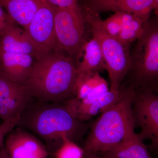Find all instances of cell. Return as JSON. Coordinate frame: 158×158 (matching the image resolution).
<instances>
[{"mask_svg": "<svg viewBox=\"0 0 158 158\" xmlns=\"http://www.w3.org/2000/svg\"><path fill=\"white\" fill-rule=\"evenodd\" d=\"M106 81L102 77L99 73H96L82 78H77L73 95L77 100L97 97L109 91Z\"/></svg>", "mask_w": 158, "mask_h": 158, "instance_id": "ac0fdd59", "label": "cell"}, {"mask_svg": "<svg viewBox=\"0 0 158 158\" xmlns=\"http://www.w3.org/2000/svg\"><path fill=\"white\" fill-rule=\"evenodd\" d=\"M97 158H110L106 157L97 156Z\"/></svg>", "mask_w": 158, "mask_h": 158, "instance_id": "4316f807", "label": "cell"}, {"mask_svg": "<svg viewBox=\"0 0 158 158\" xmlns=\"http://www.w3.org/2000/svg\"><path fill=\"white\" fill-rule=\"evenodd\" d=\"M77 76L73 59L63 52L53 51L34 61L22 85L35 100L62 103L73 96Z\"/></svg>", "mask_w": 158, "mask_h": 158, "instance_id": "6da1fadb", "label": "cell"}, {"mask_svg": "<svg viewBox=\"0 0 158 158\" xmlns=\"http://www.w3.org/2000/svg\"><path fill=\"white\" fill-rule=\"evenodd\" d=\"M55 7L47 0H41L34 17L24 29L35 46L36 60L55 50Z\"/></svg>", "mask_w": 158, "mask_h": 158, "instance_id": "52a82bcc", "label": "cell"}, {"mask_svg": "<svg viewBox=\"0 0 158 158\" xmlns=\"http://www.w3.org/2000/svg\"><path fill=\"white\" fill-rule=\"evenodd\" d=\"M0 52L27 54L36 59V50L34 43L27 33L17 23L11 26L0 37Z\"/></svg>", "mask_w": 158, "mask_h": 158, "instance_id": "9a60e30c", "label": "cell"}, {"mask_svg": "<svg viewBox=\"0 0 158 158\" xmlns=\"http://www.w3.org/2000/svg\"><path fill=\"white\" fill-rule=\"evenodd\" d=\"M132 115L135 127L141 129L138 135L149 139L155 145L158 142V97L156 93L135 91Z\"/></svg>", "mask_w": 158, "mask_h": 158, "instance_id": "9c48e42d", "label": "cell"}, {"mask_svg": "<svg viewBox=\"0 0 158 158\" xmlns=\"http://www.w3.org/2000/svg\"><path fill=\"white\" fill-rule=\"evenodd\" d=\"M121 94L119 89L116 91L110 90L93 98L77 100L71 98L64 104L76 118L85 122L96 114L106 111L119 99Z\"/></svg>", "mask_w": 158, "mask_h": 158, "instance_id": "7c38bea8", "label": "cell"}, {"mask_svg": "<svg viewBox=\"0 0 158 158\" xmlns=\"http://www.w3.org/2000/svg\"><path fill=\"white\" fill-rule=\"evenodd\" d=\"M15 23V22L0 5V37L5 34L11 26Z\"/></svg>", "mask_w": 158, "mask_h": 158, "instance_id": "7402d4cb", "label": "cell"}, {"mask_svg": "<svg viewBox=\"0 0 158 158\" xmlns=\"http://www.w3.org/2000/svg\"><path fill=\"white\" fill-rule=\"evenodd\" d=\"M121 96L94 123L86 140V155L106 152L127 137L135 134L132 115L135 91L130 87H119Z\"/></svg>", "mask_w": 158, "mask_h": 158, "instance_id": "3957f363", "label": "cell"}, {"mask_svg": "<svg viewBox=\"0 0 158 158\" xmlns=\"http://www.w3.org/2000/svg\"><path fill=\"white\" fill-rule=\"evenodd\" d=\"M105 153L106 157L110 158H152L143 140L136 133L124 138Z\"/></svg>", "mask_w": 158, "mask_h": 158, "instance_id": "e0dca14e", "label": "cell"}, {"mask_svg": "<svg viewBox=\"0 0 158 158\" xmlns=\"http://www.w3.org/2000/svg\"><path fill=\"white\" fill-rule=\"evenodd\" d=\"M85 22L81 11L55 7V51L65 52L75 62L86 42Z\"/></svg>", "mask_w": 158, "mask_h": 158, "instance_id": "8992f818", "label": "cell"}, {"mask_svg": "<svg viewBox=\"0 0 158 158\" xmlns=\"http://www.w3.org/2000/svg\"><path fill=\"white\" fill-rule=\"evenodd\" d=\"M87 156H88V158H97L95 154L88 155Z\"/></svg>", "mask_w": 158, "mask_h": 158, "instance_id": "484cf974", "label": "cell"}, {"mask_svg": "<svg viewBox=\"0 0 158 158\" xmlns=\"http://www.w3.org/2000/svg\"><path fill=\"white\" fill-rule=\"evenodd\" d=\"M122 13V27L117 39L127 47L141 36L145 20L135 15Z\"/></svg>", "mask_w": 158, "mask_h": 158, "instance_id": "d6986e66", "label": "cell"}, {"mask_svg": "<svg viewBox=\"0 0 158 158\" xmlns=\"http://www.w3.org/2000/svg\"><path fill=\"white\" fill-rule=\"evenodd\" d=\"M13 128L14 127L7 123H2L0 124V148L4 144L5 137Z\"/></svg>", "mask_w": 158, "mask_h": 158, "instance_id": "cb8c5ba5", "label": "cell"}, {"mask_svg": "<svg viewBox=\"0 0 158 158\" xmlns=\"http://www.w3.org/2000/svg\"><path fill=\"white\" fill-rule=\"evenodd\" d=\"M84 150L68 138L62 139V144L56 152V158H84Z\"/></svg>", "mask_w": 158, "mask_h": 158, "instance_id": "ffe728a7", "label": "cell"}, {"mask_svg": "<svg viewBox=\"0 0 158 158\" xmlns=\"http://www.w3.org/2000/svg\"><path fill=\"white\" fill-rule=\"evenodd\" d=\"M154 0H78L80 9L98 14L106 11L135 15L146 20L153 11Z\"/></svg>", "mask_w": 158, "mask_h": 158, "instance_id": "30bf717a", "label": "cell"}, {"mask_svg": "<svg viewBox=\"0 0 158 158\" xmlns=\"http://www.w3.org/2000/svg\"><path fill=\"white\" fill-rule=\"evenodd\" d=\"M0 158H11L4 145L0 148Z\"/></svg>", "mask_w": 158, "mask_h": 158, "instance_id": "d4e9b609", "label": "cell"}, {"mask_svg": "<svg viewBox=\"0 0 158 158\" xmlns=\"http://www.w3.org/2000/svg\"><path fill=\"white\" fill-rule=\"evenodd\" d=\"M77 78H82L105 69L101 49L97 41L92 38L86 40L76 61Z\"/></svg>", "mask_w": 158, "mask_h": 158, "instance_id": "5bb4252c", "label": "cell"}, {"mask_svg": "<svg viewBox=\"0 0 158 158\" xmlns=\"http://www.w3.org/2000/svg\"><path fill=\"white\" fill-rule=\"evenodd\" d=\"M34 100L23 85L0 73V118L2 123L16 127L23 113Z\"/></svg>", "mask_w": 158, "mask_h": 158, "instance_id": "ba28073f", "label": "cell"}, {"mask_svg": "<svg viewBox=\"0 0 158 158\" xmlns=\"http://www.w3.org/2000/svg\"><path fill=\"white\" fill-rule=\"evenodd\" d=\"M41 0H0V5L25 29L34 17Z\"/></svg>", "mask_w": 158, "mask_h": 158, "instance_id": "2e32d148", "label": "cell"}, {"mask_svg": "<svg viewBox=\"0 0 158 158\" xmlns=\"http://www.w3.org/2000/svg\"><path fill=\"white\" fill-rule=\"evenodd\" d=\"M46 141H73L83 137L88 125L76 118L64 104L44 102L34 100L23 113L17 126Z\"/></svg>", "mask_w": 158, "mask_h": 158, "instance_id": "7a4b0ae2", "label": "cell"}, {"mask_svg": "<svg viewBox=\"0 0 158 158\" xmlns=\"http://www.w3.org/2000/svg\"><path fill=\"white\" fill-rule=\"evenodd\" d=\"M85 23L91 28L93 38L98 42L110 81V90H118L131 68L130 48L125 46L116 37L110 35L103 25L98 14L81 9Z\"/></svg>", "mask_w": 158, "mask_h": 158, "instance_id": "5b68a950", "label": "cell"}, {"mask_svg": "<svg viewBox=\"0 0 158 158\" xmlns=\"http://www.w3.org/2000/svg\"><path fill=\"white\" fill-rule=\"evenodd\" d=\"M35 60L30 55L0 52V73L11 81L22 85Z\"/></svg>", "mask_w": 158, "mask_h": 158, "instance_id": "4fadbf2b", "label": "cell"}, {"mask_svg": "<svg viewBox=\"0 0 158 158\" xmlns=\"http://www.w3.org/2000/svg\"><path fill=\"white\" fill-rule=\"evenodd\" d=\"M102 23L105 30L108 34L116 38L122 27V13L115 12L107 19L102 20Z\"/></svg>", "mask_w": 158, "mask_h": 158, "instance_id": "44dd1931", "label": "cell"}, {"mask_svg": "<svg viewBox=\"0 0 158 158\" xmlns=\"http://www.w3.org/2000/svg\"><path fill=\"white\" fill-rule=\"evenodd\" d=\"M4 146L11 158H47L45 146L32 133L17 127L8 133Z\"/></svg>", "mask_w": 158, "mask_h": 158, "instance_id": "8fae6325", "label": "cell"}, {"mask_svg": "<svg viewBox=\"0 0 158 158\" xmlns=\"http://www.w3.org/2000/svg\"><path fill=\"white\" fill-rule=\"evenodd\" d=\"M53 6L76 11H81L78 0H47Z\"/></svg>", "mask_w": 158, "mask_h": 158, "instance_id": "603a6c76", "label": "cell"}, {"mask_svg": "<svg viewBox=\"0 0 158 158\" xmlns=\"http://www.w3.org/2000/svg\"><path fill=\"white\" fill-rule=\"evenodd\" d=\"M131 65L125 77L135 91L156 93L158 82V16L144 21L143 32L130 52Z\"/></svg>", "mask_w": 158, "mask_h": 158, "instance_id": "277c9868", "label": "cell"}]
</instances>
